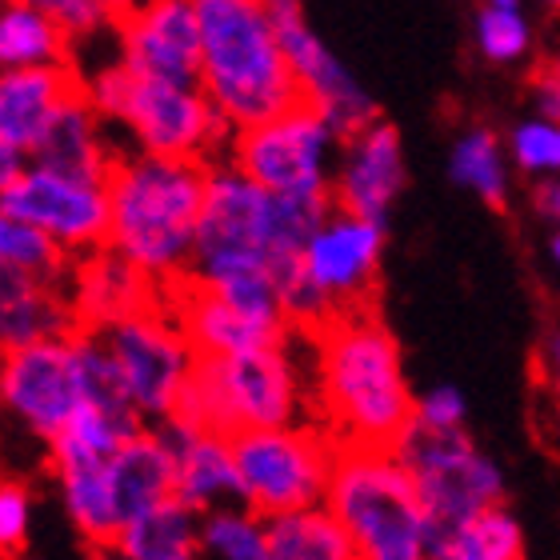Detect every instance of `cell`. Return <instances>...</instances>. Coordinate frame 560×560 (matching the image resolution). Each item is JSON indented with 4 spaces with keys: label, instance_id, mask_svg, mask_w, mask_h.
Listing matches in <instances>:
<instances>
[{
    "label": "cell",
    "instance_id": "6da1fadb",
    "mask_svg": "<svg viewBox=\"0 0 560 560\" xmlns=\"http://www.w3.org/2000/svg\"><path fill=\"white\" fill-rule=\"evenodd\" d=\"M313 337V412L340 444H393L417 412L400 349L361 304L332 313Z\"/></svg>",
    "mask_w": 560,
    "mask_h": 560
},
{
    "label": "cell",
    "instance_id": "7a4b0ae2",
    "mask_svg": "<svg viewBox=\"0 0 560 560\" xmlns=\"http://www.w3.org/2000/svg\"><path fill=\"white\" fill-rule=\"evenodd\" d=\"M108 245L149 272L164 292L188 280L209 161L129 152L108 173Z\"/></svg>",
    "mask_w": 560,
    "mask_h": 560
},
{
    "label": "cell",
    "instance_id": "3957f363",
    "mask_svg": "<svg viewBox=\"0 0 560 560\" xmlns=\"http://www.w3.org/2000/svg\"><path fill=\"white\" fill-rule=\"evenodd\" d=\"M332 209V197H277L257 185L229 156L209 161V185L200 205L197 253L188 277L217 284L236 272H272L301 257L320 217Z\"/></svg>",
    "mask_w": 560,
    "mask_h": 560
},
{
    "label": "cell",
    "instance_id": "277c9868",
    "mask_svg": "<svg viewBox=\"0 0 560 560\" xmlns=\"http://www.w3.org/2000/svg\"><path fill=\"white\" fill-rule=\"evenodd\" d=\"M200 89L233 129L301 105L280 28L260 0H197Z\"/></svg>",
    "mask_w": 560,
    "mask_h": 560
},
{
    "label": "cell",
    "instance_id": "5b68a950",
    "mask_svg": "<svg viewBox=\"0 0 560 560\" xmlns=\"http://www.w3.org/2000/svg\"><path fill=\"white\" fill-rule=\"evenodd\" d=\"M325 504L364 560L429 557V513L393 444H340Z\"/></svg>",
    "mask_w": 560,
    "mask_h": 560
},
{
    "label": "cell",
    "instance_id": "8992f818",
    "mask_svg": "<svg viewBox=\"0 0 560 560\" xmlns=\"http://www.w3.org/2000/svg\"><path fill=\"white\" fill-rule=\"evenodd\" d=\"M81 89L113 129H129L140 152L217 161L233 144L236 129L200 84L140 77L117 57L81 81Z\"/></svg>",
    "mask_w": 560,
    "mask_h": 560
},
{
    "label": "cell",
    "instance_id": "52a82bcc",
    "mask_svg": "<svg viewBox=\"0 0 560 560\" xmlns=\"http://www.w3.org/2000/svg\"><path fill=\"white\" fill-rule=\"evenodd\" d=\"M313 409V393L304 385V369L289 337L260 349L200 357L188 381L176 417L209 424L221 432L301 424Z\"/></svg>",
    "mask_w": 560,
    "mask_h": 560
},
{
    "label": "cell",
    "instance_id": "ba28073f",
    "mask_svg": "<svg viewBox=\"0 0 560 560\" xmlns=\"http://www.w3.org/2000/svg\"><path fill=\"white\" fill-rule=\"evenodd\" d=\"M393 453L412 472L417 497L429 513V549L432 540H441L444 533H453L468 516H477L480 509H489L504 497L501 468L468 441L460 424L444 429V424L412 417L393 441Z\"/></svg>",
    "mask_w": 560,
    "mask_h": 560
},
{
    "label": "cell",
    "instance_id": "9c48e42d",
    "mask_svg": "<svg viewBox=\"0 0 560 560\" xmlns=\"http://www.w3.org/2000/svg\"><path fill=\"white\" fill-rule=\"evenodd\" d=\"M241 501L260 516H277L304 504H320L332 480L340 441L325 424H272L233 432Z\"/></svg>",
    "mask_w": 560,
    "mask_h": 560
},
{
    "label": "cell",
    "instance_id": "30bf717a",
    "mask_svg": "<svg viewBox=\"0 0 560 560\" xmlns=\"http://www.w3.org/2000/svg\"><path fill=\"white\" fill-rule=\"evenodd\" d=\"M340 132L308 101L233 132L229 161L277 197H332Z\"/></svg>",
    "mask_w": 560,
    "mask_h": 560
},
{
    "label": "cell",
    "instance_id": "8fae6325",
    "mask_svg": "<svg viewBox=\"0 0 560 560\" xmlns=\"http://www.w3.org/2000/svg\"><path fill=\"white\" fill-rule=\"evenodd\" d=\"M101 340L113 352L125 393L140 409V417L156 420V424L176 417V405L197 373L200 352L173 308L164 301L140 308L117 325L101 328Z\"/></svg>",
    "mask_w": 560,
    "mask_h": 560
},
{
    "label": "cell",
    "instance_id": "7c38bea8",
    "mask_svg": "<svg viewBox=\"0 0 560 560\" xmlns=\"http://www.w3.org/2000/svg\"><path fill=\"white\" fill-rule=\"evenodd\" d=\"M84 405L77 328L0 357V409L40 441H52Z\"/></svg>",
    "mask_w": 560,
    "mask_h": 560
},
{
    "label": "cell",
    "instance_id": "4fadbf2b",
    "mask_svg": "<svg viewBox=\"0 0 560 560\" xmlns=\"http://www.w3.org/2000/svg\"><path fill=\"white\" fill-rule=\"evenodd\" d=\"M0 205L60 245L69 257L108 245V185L89 176H69L45 164H28V173L0 197Z\"/></svg>",
    "mask_w": 560,
    "mask_h": 560
},
{
    "label": "cell",
    "instance_id": "5bb4252c",
    "mask_svg": "<svg viewBox=\"0 0 560 560\" xmlns=\"http://www.w3.org/2000/svg\"><path fill=\"white\" fill-rule=\"evenodd\" d=\"M385 257V224L361 212L332 205L301 245V269L313 280L332 313L361 308L376 289V272Z\"/></svg>",
    "mask_w": 560,
    "mask_h": 560
},
{
    "label": "cell",
    "instance_id": "9a60e30c",
    "mask_svg": "<svg viewBox=\"0 0 560 560\" xmlns=\"http://www.w3.org/2000/svg\"><path fill=\"white\" fill-rule=\"evenodd\" d=\"M277 28L284 57H289V69L296 77V89H301V101H308L340 137H352L357 129L373 125V96L364 93V84L352 77L349 65L308 28L304 12L277 16Z\"/></svg>",
    "mask_w": 560,
    "mask_h": 560
},
{
    "label": "cell",
    "instance_id": "2e32d148",
    "mask_svg": "<svg viewBox=\"0 0 560 560\" xmlns=\"http://www.w3.org/2000/svg\"><path fill=\"white\" fill-rule=\"evenodd\" d=\"M120 24L117 57L140 77L200 84L197 0H144Z\"/></svg>",
    "mask_w": 560,
    "mask_h": 560
},
{
    "label": "cell",
    "instance_id": "e0dca14e",
    "mask_svg": "<svg viewBox=\"0 0 560 560\" xmlns=\"http://www.w3.org/2000/svg\"><path fill=\"white\" fill-rule=\"evenodd\" d=\"M405 180H409V168H405L400 132L381 117L340 140L337 173H332V205L388 224V212L405 192Z\"/></svg>",
    "mask_w": 560,
    "mask_h": 560
},
{
    "label": "cell",
    "instance_id": "ac0fdd59",
    "mask_svg": "<svg viewBox=\"0 0 560 560\" xmlns=\"http://www.w3.org/2000/svg\"><path fill=\"white\" fill-rule=\"evenodd\" d=\"M65 292H69L77 328H93V332L164 301L161 284L149 272H140L129 257H120L113 245L89 248L81 257H69Z\"/></svg>",
    "mask_w": 560,
    "mask_h": 560
},
{
    "label": "cell",
    "instance_id": "d6986e66",
    "mask_svg": "<svg viewBox=\"0 0 560 560\" xmlns=\"http://www.w3.org/2000/svg\"><path fill=\"white\" fill-rule=\"evenodd\" d=\"M161 432L173 453L176 497L192 504L197 513H209L217 504L241 501V477H236L233 432L209 429L197 420L168 417Z\"/></svg>",
    "mask_w": 560,
    "mask_h": 560
},
{
    "label": "cell",
    "instance_id": "ffe728a7",
    "mask_svg": "<svg viewBox=\"0 0 560 560\" xmlns=\"http://www.w3.org/2000/svg\"><path fill=\"white\" fill-rule=\"evenodd\" d=\"M164 304L185 325L188 340L197 345L200 357H229V352L260 349V345H277V340L292 337L289 325L245 313L229 296H221L217 289H209V284H200L192 277L164 292Z\"/></svg>",
    "mask_w": 560,
    "mask_h": 560
},
{
    "label": "cell",
    "instance_id": "44dd1931",
    "mask_svg": "<svg viewBox=\"0 0 560 560\" xmlns=\"http://www.w3.org/2000/svg\"><path fill=\"white\" fill-rule=\"evenodd\" d=\"M108 129L113 125L101 117V108L89 101L84 89H77L33 144V164H45V168L69 176H89V180H108L113 164H117V152L108 144Z\"/></svg>",
    "mask_w": 560,
    "mask_h": 560
},
{
    "label": "cell",
    "instance_id": "7402d4cb",
    "mask_svg": "<svg viewBox=\"0 0 560 560\" xmlns=\"http://www.w3.org/2000/svg\"><path fill=\"white\" fill-rule=\"evenodd\" d=\"M72 304L65 277H40L0 265V352L33 345V340L72 332Z\"/></svg>",
    "mask_w": 560,
    "mask_h": 560
},
{
    "label": "cell",
    "instance_id": "603a6c76",
    "mask_svg": "<svg viewBox=\"0 0 560 560\" xmlns=\"http://www.w3.org/2000/svg\"><path fill=\"white\" fill-rule=\"evenodd\" d=\"M105 477H108V501H113V513H117L120 528L129 525L132 516L149 513L152 504L176 497L173 453H168L161 424L132 432L129 441L108 456Z\"/></svg>",
    "mask_w": 560,
    "mask_h": 560
},
{
    "label": "cell",
    "instance_id": "cb8c5ba5",
    "mask_svg": "<svg viewBox=\"0 0 560 560\" xmlns=\"http://www.w3.org/2000/svg\"><path fill=\"white\" fill-rule=\"evenodd\" d=\"M81 89L77 72L65 65H36V69H0V137L16 140L33 152L57 108Z\"/></svg>",
    "mask_w": 560,
    "mask_h": 560
},
{
    "label": "cell",
    "instance_id": "d4e9b609",
    "mask_svg": "<svg viewBox=\"0 0 560 560\" xmlns=\"http://www.w3.org/2000/svg\"><path fill=\"white\" fill-rule=\"evenodd\" d=\"M113 552L125 560H192L200 557V513L180 497L152 504L132 516L113 540Z\"/></svg>",
    "mask_w": 560,
    "mask_h": 560
},
{
    "label": "cell",
    "instance_id": "484cf974",
    "mask_svg": "<svg viewBox=\"0 0 560 560\" xmlns=\"http://www.w3.org/2000/svg\"><path fill=\"white\" fill-rule=\"evenodd\" d=\"M349 533L325 501L269 516V560H352Z\"/></svg>",
    "mask_w": 560,
    "mask_h": 560
},
{
    "label": "cell",
    "instance_id": "4316f807",
    "mask_svg": "<svg viewBox=\"0 0 560 560\" xmlns=\"http://www.w3.org/2000/svg\"><path fill=\"white\" fill-rule=\"evenodd\" d=\"M72 36L45 9L4 0L0 4V69H36V65H65Z\"/></svg>",
    "mask_w": 560,
    "mask_h": 560
},
{
    "label": "cell",
    "instance_id": "83f0119b",
    "mask_svg": "<svg viewBox=\"0 0 560 560\" xmlns=\"http://www.w3.org/2000/svg\"><path fill=\"white\" fill-rule=\"evenodd\" d=\"M429 557L436 560H521L525 557V533L516 525V516L501 501L468 516L465 525L432 540Z\"/></svg>",
    "mask_w": 560,
    "mask_h": 560
},
{
    "label": "cell",
    "instance_id": "f1b7e54d",
    "mask_svg": "<svg viewBox=\"0 0 560 560\" xmlns=\"http://www.w3.org/2000/svg\"><path fill=\"white\" fill-rule=\"evenodd\" d=\"M200 552L212 560H269V516L245 501L217 504L200 513Z\"/></svg>",
    "mask_w": 560,
    "mask_h": 560
},
{
    "label": "cell",
    "instance_id": "f546056e",
    "mask_svg": "<svg viewBox=\"0 0 560 560\" xmlns=\"http://www.w3.org/2000/svg\"><path fill=\"white\" fill-rule=\"evenodd\" d=\"M448 173L460 188L477 192L485 205L501 209L509 197V164H504L501 140L492 137L489 129H468L465 137L453 144L448 156Z\"/></svg>",
    "mask_w": 560,
    "mask_h": 560
},
{
    "label": "cell",
    "instance_id": "4dcf8cb0",
    "mask_svg": "<svg viewBox=\"0 0 560 560\" xmlns=\"http://www.w3.org/2000/svg\"><path fill=\"white\" fill-rule=\"evenodd\" d=\"M0 265L40 272V277H65L69 253L60 245H52L36 224H28L24 217H16V212H9L0 205Z\"/></svg>",
    "mask_w": 560,
    "mask_h": 560
},
{
    "label": "cell",
    "instance_id": "1f68e13d",
    "mask_svg": "<svg viewBox=\"0 0 560 560\" xmlns=\"http://www.w3.org/2000/svg\"><path fill=\"white\" fill-rule=\"evenodd\" d=\"M509 152L521 173L528 176H560V120L537 113L533 120H521L509 137Z\"/></svg>",
    "mask_w": 560,
    "mask_h": 560
},
{
    "label": "cell",
    "instance_id": "d6a6232c",
    "mask_svg": "<svg viewBox=\"0 0 560 560\" xmlns=\"http://www.w3.org/2000/svg\"><path fill=\"white\" fill-rule=\"evenodd\" d=\"M533 45V28L521 16V9H497L485 4L477 16V48L492 65H513L521 60Z\"/></svg>",
    "mask_w": 560,
    "mask_h": 560
},
{
    "label": "cell",
    "instance_id": "836d02e7",
    "mask_svg": "<svg viewBox=\"0 0 560 560\" xmlns=\"http://www.w3.org/2000/svg\"><path fill=\"white\" fill-rule=\"evenodd\" d=\"M33 537V497L16 480H0V557H16Z\"/></svg>",
    "mask_w": 560,
    "mask_h": 560
},
{
    "label": "cell",
    "instance_id": "e575fe53",
    "mask_svg": "<svg viewBox=\"0 0 560 560\" xmlns=\"http://www.w3.org/2000/svg\"><path fill=\"white\" fill-rule=\"evenodd\" d=\"M24 4H36V9H45L52 21L72 36V45H81V40H93L101 28L108 24V16L96 9L93 0H24Z\"/></svg>",
    "mask_w": 560,
    "mask_h": 560
},
{
    "label": "cell",
    "instance_id": "d590c367",
    "mask_svg": "<svg viewBox=\"0 0 560 560\" xmlns=\"http://www.w3.org/2000/svg\"><path fill=\"white\" fill-rule=\"evenodd\" d=\"M465 412H468V405H465V397H460V388L436 385L417 400V412H412V417L453 429V424H465Z\"/></svg>",
    "mask_w": 560,
    "mask_h": 560
},
{
    "label": "cell",
    "instance_id": "8d00e7d4",
    "mask_svg": "<svg viewBox=\"0 0 560 560\" xmlns=\"http://www.w3.org/2000/svg\"><path fill=\"white\" fill-rule=\"evenodd\" d=\"M28 164H33V152L24 149V144H16V140L0 137V197L28 173Z\"/></svg>",
    "mask_w": 560,
    "mask_h": 560
},
{
    "label": "cell",
    "instance_id": "74e56055",
    "mask_svg": "<svg viewBox=\"0 0 560 560\" xmlns=\"http://www.w3.org/2000/svg\"><path fill=\"white\" fill-rule=\"evenodd\" d=\"M537 108L545 113V117L560 120V89L549 81V77H540V81H537Z\"/></svg>",
    "mask_w": 560,
    "mask_h": 560
},
{
    "label": "cell",
    "instance_id": "f35d334b",
    "mask_svg": "<svg viewBox=\"0 0 560 560\" xmlns=\"http://www.w3.org/2000/svg\"><path fill=\"white\" fill-rule=\"evenodd\" d=\"M540 364H545V373H549L552 388L560 393V332H552L549 340H545V352H540Z\"/></svg>",
    "mask_w": 560,
    "mask_h": 560
},
{
    "label": "cell",
    "instance_id": "ab89813d",
    "mask_svg": "<svg viewBox=\"0 0 560 560\" xmlns=\"http://www.w3.org/2000/svg\"><path fill=\"white\" fill-rule=\"evenodd\" d=\"M540 212H549L552 221H560V176H549L540 188Z\"/></svg>",
    "mask_w": 560,
    "mask_h": 560
},
{
    "label": "cell",
    "instance_id": "60d3db41",
    "mask_svg": "<svg viewBox=\"0 0 560 560\" xmlns=\"http://www.w3.org/2000/svg\"><path fill=\"white\" fill-rule=\"evenodd\" d=\"M96 9L105 12L108 21H125V16H129L132 9H140V4H144V0H93Z\"/></svg>",
    "mask_w": 560,
    "mask_h": 560
},
{
    "label": "cell",
    "instance_id": "b9f144b4",
    "mask_svg": "<svg viewBox=\"0 0 560 560\" xmlns=\"http://www.w3.org/2000/svg\"><path fill=\"white\" fill-rule=\"evenodd\" d=\"M272 16H284V12H301V0H260Z\"/></svg>",
    "mask_w": 560,
    "mask_h": 560
},
{
    "label": "cell",
    "instance_id": "7bdbcfd3",
    "mask_svg": "<svg viewBox=\"0 0 560 560\" xmlns=\"http://www.w3.org/2000/svg\"><path fill=\"white\" fill-rule=\"evenodd\" d=\"M545 77H549V81H552V84H557V89H560V57H557V60H552V69H549V72H545Z\"/></svg>",
    "mask_w": 560,
    "mask_h": 560
},
{
    "label": "cell",
    "instance_id": "ee69618b",
    "mask_svg": "<svg viewBox=\"0 0 560 560\" xmlns=\"http://www.w3.org/2000/svg\"><path fill=\"white\" fill-rule=\"evenodd\" d=\"M489 4H497V9H521V0H489Z\"/></svg>",
    "mask_w": 560,
    "mask_h": 560
},
{
    "label": "cell",
    "instance_id": "f6af8a7d",
    "mask_svg": "<svg viewBox=\"0 0 560 560\" xmlns=\"http://www.w3.org/2000/svg\"><path fill=\"white\" fill-rule=\"evenodd\" d=\"M552 260H557V265H560V233L552 236Z\"/></svg>",
    "mask_w": 560,
    "mask_h": 560
},
{
    "label": "cell",
    "instance_id": "bcb514c9",
    "mask_svg": "<svg viewBox=\"0 0 560 560\" xmlns=\"http://www.w3.org/2000/svg\"><path fill=\"white\" fill-rule=\"evenodd\" d=\"M545 4H552V9H560V0H545Z\"/></svg>",
    "mask_w": 560,
    "mask_h": 560
}]
</instances>
